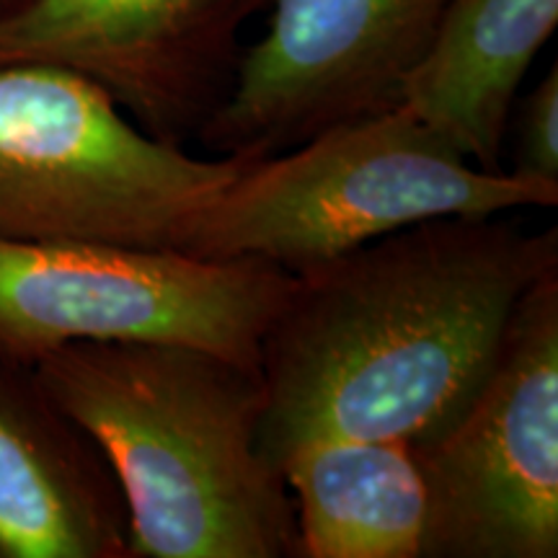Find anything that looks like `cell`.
<instances>
[{
  "label": "cell",
  "mask_w": 558,
  "mask_h": 558,
  "mask_svg": "<svg viewBox=\"0 0 558 558\" xmlns=\"http://www.w3.org/2000/svg\"><path fill=\"white\" fill-rule=\"evenodd\" d=\"M439 218L295 275L262 339L259 445L442 435L478 393L520 300L558 271V230Z\"/></svg>",
  "instance_id": "6da1fadb"
},
{
  "label": "cell",
  "mask_w": 558,
  "mask_h": 558,
  "mask_svg": "<svg viewBox=\"0 0 558 558\" xmlns=\"http://www.w3.org/2000/svg\"><path fill=\"white\" fill-rule=\"evenodd\" d=\"M32 369L114 473L128 558H298L290 488L259 445V367L169 341H75Z\"/></svg>",
  "instance_id": "7a4b0ae2"
},
{
  "label": "cell",
  "mask_w": 558,
  "mask_h": 558,
  "mask_svg": "<svg viewBox=\"0 0 558 558\" xmlns=\"http://www.w3.org/2000/svg\"><path fill=\"white\" fill-rule=\"evenodd\" d=\"M556 205L558 181L478 169L393 104L256 158L199 215L179 251L300 275L418 222Z\"/></svg>",
  "instance_id": "3957f363"
},
{
  "label": "cell",
  "mask_w": 558,
  "mask_h": 558,
  "mask_svg": "<svg viewBox=\"0 0 558 558\" xmlns=\"http://www.w3.org/2000/svg\"><path fill=\"white\" fill-rule=\"evenodd\" d=\"M256 158L194 156L70 70L0 68V239L181 248Z\"/></svg>",
  "instance_id": "277c9868"
},
{
  "label": "cell",
  "mask_w": 558,
  "mask_h": 558,
  "mask_svg": "<svg viewBox=\"0 0 558 558\" xmlns=\"http://www.w3.org/2000/svg\"><path fill=\"white\" fill-rule=\"evenodd\" d=\"M295 275L177 248L0 239V357L34 367L75 341H169L259 367Z\"/></svg>",
  "instance_id": "5b68a950"
},
{
  "label": "cell",
  "mask_w": 558,
  "mask_h": 558,
  "mask_svg": "<svg viewBox=\"0 0 558 558\" xmlns=\"http://www.w3.org/2000/svg\"><path fill=\"white\" fill-rule=\"evenodd\" d=\"M414 450L424 558L558 556V271L520 300L463 414Z\"/></svg>",
  "instance_id": "8992f818"
},
{
  "label": "cell",
  "mask_w": 558,
  "mask_h": 558,
  "mask_svg": "<svg viewBox=\"0 0 558 558\" xmlns=\"http://www.w3.org/2000/svg\"><path fill=\"white\" fill-rule=\"evenodd\" d=\"M452 0H271L267 32L197 143L267 158L331 124L399 104Z\"/></svg>",
  "instance_id": "52a82bcc"
},
{
  "label": "cell",
  "mask_w": 558,
  "mask_h": 558,
  "mask_svg": "<svg viewBox=\"0 0 558 558\" xmlns=\"http://www.w3.org/2000/svg\"><path fill=\"white\" fill-rule=\"evenodd\" d=\"M271 0H26L0 16V68L52 65L101 86L163 143L186 145L230 96L241 34Z\"/></svg>",
  "instance_id": "ba28073f"
},
{
  "label": "cell",
  "mask_w": 558,
  "mask_h": 558,
  "mask_svg": "<svg viewBox=\"0 0 558 558\" xmlns=\"http://www.w3.org/2000/svg\"><path fill=\"white\" fill-rule=\"evenodd\" d=\"M128 550V509L101 450L32 367L0 357V558Z\"/></svg>",
  "instance_id": "9c48e42d"
},
{
  "label": "cell",
  "mask_w": 558,
  "mask_h": 558,
  "mask_svg": "<svg viewBox=\"0 0 558 558\" xmlns=\"http://www.w3.org/2000/svg\"><path fill=\"white\" fill-rule=\"evenodd\" d=\"M558 24V0H452L399 104L484 171L501 163L512 109Z\"/></svg>",
  "instance_id": "30bf717a"
},
{
  "label": "cell",
  "mask_w": 558,
  "mask_h": 558,
  "mask_svg": "<svg viewBox=\"0 0 558 558\" xmlns=\"http://www.w3.org/2000/svg\"><path fill=\"white\" fill-rule=\"evenodd\" d=\"M298 522V558H424L427 484L396 439H316L279 463Z\"/></svg>",
  "instance_id": "8fae6325"
},
{
  "label": "cell",
  "mask_w": 558,
  "mask_h": 558,
  "mask_svg": "<svg viewBox=\"0 0 558 558\" xmlns=\"http://www.w3.org/2000/svg\"><path fill=\"white\" fill-rule=\"evenodd\" d=\"M514 166L512 173L538 181H558V68L538 81L512 109Z\"/></svg>",
  "instance_id": "7c38bea8"
},
{
  "label": "cell",
  "mask_w": 558,
  "mask_h": 558,
  "mask_svg": "<svg viewBox=\"0 0 558 558\" xmlns=\"http://www.w3.org/2000/svg\"><path fill=\"white\" fill-rule=\"evenodd\" d=\"M26 0H0V16H9V13L19 11Z\"/></svg>",
  "instance_id": "4fadbf2b"
}]
</instances>
